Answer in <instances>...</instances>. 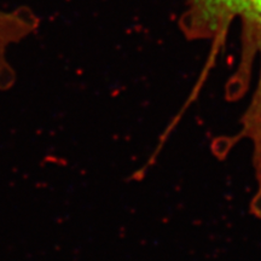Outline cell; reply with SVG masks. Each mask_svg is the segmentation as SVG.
Listing matches in <instances>:
<instances>
[{
  "mask_svg": "<svg viewBox=\"0 0 261 261\" xmlns=\"http://www.w3.org/2000/svg\"><path fill=\"white\" fill-rule=\"evenodd\" d=\"M236 21L242 29L239 79L249 77L259 62L250 114L261 118V0H190L180 23L188 38L218 39Z\"/></svg>",
  "mask_w": 261,
  "mask_h": 261,
  "instance_id": "obj_1",
  "label": "cell"
},
{
  "mask_svg": "<svg viewBox=\"0 0 261 261\" xmlns=\"http://www.w3.org/2000/svg\"><path fill=\"white\" fill-rule=\"evenodd\" d=\"M39 21L30 10L0 9V90H9L16 81V71L9 62V48L29 37Z\"/></svg>",
  "mask_w": 261,
  "mask_h": 261,
  "instance_id": "obj_2",
  "label": "cell"
}]
</instances>
